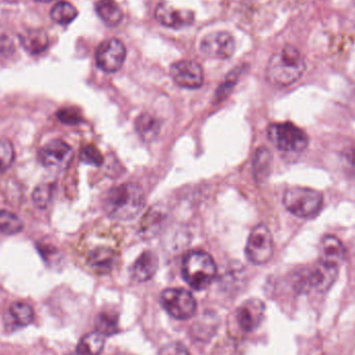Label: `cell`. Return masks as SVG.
I'll list each match as a JSON object with an SVG mask.
<instances>
[{"label":"cell","mask_w":355,"mask_h":355,"mask_svg":"<svg viewBox=\"0 0 355 355\" xmlns=\"http://www.w3.org/2000/svg\"><path fill=\"white\" fill-rule=\"evenodd\" d=\"M79 252L85 265L97 275L112 272L120 258V246L116 238L95 230L81 238Z\"/></svg>","instance_id":"obj_1"},{"label":"cell","mask_w":355,"mask_h":355,"mask_svg":"<svg viewBox=\"0 0 355 355\" xmlns=\"http://www.w3.org/2000/svg\"><path fill=\"white\" fill-rule=\"evenodd\" d=\"M306 70L304 56L295 47L288 45L271 56L267 64L266 78L275 87H289L295 83Z\"/></svg>","instance_id":"obj_2"},{"label":"cell","mask_w":355,"mask_h":355,"mask_svg":"<svg viewBox=\"0 0 355 355\" xmlns=\"http://www.w3.org/2000/svg\"><path fill=\"white\" fill-rule=\"evenodd\" d=\"M145 202V192L141 186L125 183L108 191L104 200V210L112 218L130 220L143 211Z\"/></svg>","instance_id":"obj_3"},{"label":"cell","mask_w":355,"mask_h":355,"mask_svg":"<svg viewBox=\"0 0 355 355\" xmlns=\"http://www.w3.org/2000/svg\"><path fill=\"white\" fill-rule=\"evenodd\" d=\"M184 281L196 291L207 289L216 277V265L210 254L193 250L184 257L182 262Z\"/></svg>","instance_id":"obj_4"},{"label":"cell","mask_w":355,"mask_h":355,"mask_svg":"<svg viewBox=\"0 0 355 355\" xmlns=\"http://www.w3.org/2000/svg\"><path fill=\"white\" fill-rule=\"evenodd\" d=\"M286 209L300 218H313L320 213L323 196L317 190L308 187L288 188L283 196Z\"/></svg>","instance_id":"obj_5"},{"label":"cell","mask_w":355,"mask_h":355,"mask_svg":"<svg viewBox=\"0 0 355 355\" xmlns=\"http://www.w3.org/2000/svg\"><path fill=\"white\" fill-rule=\"evenodd\" d=\"M338 267L339 266L337 265L321 260L314 266L298 275L295 283L296 289L302 292L315 291L317 293H325L337 281L339 275Z\"/></svg>","instance_id":"obj_6"},{"label":"cell","mask_w":355,"mask_h":355,"mask_svg":"<svg viewBox=\"0 0 355 355\" xmlns=\"http://www.w3.org/2000/svg\"><path fill=\"white\" fill-rule=\"evenodd\" d=\"M268 139L277 149L286 153H302L309 146L306 132L291 123L271 125Z\"/></svg>","instance_id":"obj_7"},{"label":"cell","mask_w":355,"mask_h":355,"mask_svg":"<svg viewBox=\"0 0 355 355\" xmlns=\"http://www.w3.org/2000/svg\"><path fill=\"white\" fill-rule=\"evenodd\" d=\"M162 308L177 320H187L196 312V300L191 293L184 289H166L160 295Z\"/></svg>","instance_id":"obj_8"},{"label":"cell","mask_w":355,"mask_h":355,"mask_svg":"<svg viewBox=\"0 0 355 355\" xmlns=\"http://www.w3.org/2000/svg\"><path fill=\"white\" fill-rule=\"evenodd\" d=\"M273 238L268 227L258 225L252 230L246 243L245 254L250 262L256 265H264L273 256Z\"/></svg>","instance_id":"obj_9"},{"label":"cell","mask_w":355,"mask_h":355,"mask_svg":"<svg viewBox=\"0 0 355 355\" xmlns=\"http://www.w3.org/2000/svg\"><path fill=\"white\" fill-rule=\"evenodd\" d=\"M39 158L42 166L48 170L62 172L70 166L73 150L62 139H53L40 150Z\"/></svg>","instance_id":"obj_10"},{"label":"cell","mask_w":355,"mask_h":355,"mask_svg":"<svg viewBox=\"0 0 355 355\" xmlns=\"http://www.w3.org/2000/svg\"><path fill=\"white\" fill-rule=\"evenodd\" d=\"M127 50L118 39H110L100 44L96 52V62L102 71L114 73L122 68L126 60Z\"/></svg>","instance_id":"obj_11"},{"label":"cell","mask_w":355,"mask_h":355,"mask_svg":"<svg viewBox=\"0 0 355 355\" xmlns=\"http://www.w3.org/2000/svg\"><path fill=\"white\" fill-rule=\"evenodd\" d=\"M200 49L202 54L209 58L225 60L231 58L235 52V40L227 31H215L202 37Z\"/></svg>","instance_id":"obj_12"},{"label":"cell","mask_w":355,"mask_h":355,"mask_svg":"<svg viewBox=\"0 0 355 355\" xmlns=\"http://www.w3.org/2000/svg\"><path fill=\"white\" fill-rule=\"evenodd\" d=\"M171 76L179 87L198 89L204 83L202 67L193 60H180L171 67Z\"/></svg>","instance_id":"obj_13"},{"label":"cell","mask_w":355,"mask_h":355,"mask_svg":"<svg viewBox=\"0 0 355 355\" xmlns=\"http://www.w3.org/2000/svg\"><path fill=\"white\" fill-rule=\"evenodd\" d=\"M265 304L262 300L252 298L246 300L236 312L238 325L245 333H252L260 327L264 319Z\"/></svg>","instance_id":"obj_14"},{"label":"cell","mask_w":355,"mask_h":355,"mask_svg":"<svg viewBox=\"0 0 355 355\" xmlns=\"http://www.w3.org/2000/svg\"><path fill=\"white\" fill-rule=\"evenodd\" d=\"M155 18L164 26L181 29L192 25L194 12L190 10H178L168 2H160L156 8Z\"/></svg>","instance_id":"obj_15"},{"label":"cell","mask_w":355,"mask_h":355,"mask_svg":"<svg viewBox=\"0 0 355 355\" xmlns=\"http://www.w3.org/2000/svg\"><path fill=\"white\" fill-rule=\"evenodd\" d=\"M159 261L155 252L151 250L144 252L135 261L132 266L133 279L139 283L150 281L155 275L158 269Z\"/></svg>","instance_id":"obj_16"},{"label":"cell","mask_w":355,"mask_h":355,"mask_svg":"<svg viewBox=\"0 0 355 355\" xmlns=\"http://www.w3.org/2000/svg\"><path fill=\"white\" fill-rule=\"evenodd\" d=\"M321 257L324 262L339 266L346 257V248L343 242L333 235L323 238L320 246Z\"/></svg>","instance_id":"obj_17"},{"label":"cell","mask_w":355,"mask_h":355,"mask_svg":"<svg viewBox=\"0 0 355 355\" xmlns=\"http://www.w3.org/2000/svg\"><path fill=\"white\" fill-rule=\"evenodd\" d=\"M20 42L26 51L35 55L43 53L49 45V39L45 31L35 28L23 31L20 35Z\"/></svg>","instance_id":"obj_18"},{"label":"cell","mask_w":355,"mask_h":355,"mask_svg":"<svg viewBox=\"0 0 355 355\" xmlns=\"http://www.w3.org/2000/svg\"><path fill=\"white\" fill-rule=\"evenodd\" d=\"M96 12L107 26H118L123 20V12L116 0H98Z\"/></svg>","instance_id":"obj_19"},{"label":"cell","mask_w":355,"mask_h":355,"mask_svg":"<svg viewBox=\"0 0 355 355\" xmlns=\"http://www.w3.org/2000/svg\"><path fill=\"white\" fill-rule=\"evenodd\" d=\"M137 133L145 141H152L158 137L160 131V123L151 114H144L137 118L135 122Z\"/></svg>","instance_id":"obj_20"},{"label":"cell","mask_w":355,"mask_h":355,"mask_svg":"<svg viewBox=\"0 0 355 355\" xmlns=\"http://www.w3.org/2000/svg\"><path fill=\"white\" fill-rule=\"evenodd\" d=\"M105 346V338L101 334L91 333L85 335L79 342L76 352L80 355H100Z\"/></svg>","instance_id":"obj_21"},{"label":"cell","mask_w":355,"mask_h":355,"mask_svg":"<svg viewBox=\"0 0 355 355\" xmlns=\"http://www.w3.org/2000/svg\"><path fill=\"white\" fill-rule=\"evenodd\" d=\"M272 155L266 148H261L256 153L254 159V174L257 181L263 182L270 174Z\"/></svg>","instance_id":"obj_22"},{"label":"cell","mask_w":355,"mask_h":355,"mask_svg":"<svg viewBox=\"0 0 355 355\" xmlns=\"http://www.w3.org/2000/svg\"><path fill=\"white\" fill-rule=\"evenodd\" d=\"M78 10L68 1H60L52 8L50 12L52 20L60 25L70 24L76 19Z\"/></svg>","instance_id":"obj_23"},{"label":"cell","mask_w":355,"mask_h":355,"mask_svg":"<svg viewBox=\"0 0 355 355\" xmlns=\"http://www.w3.org/2000/svg\"><path fill=\"white\" fill-rule=\"evenodd\" d=\"M10 315L15 323L21 327H28L35 319V313H33V308L26 302H14L10 306Z\"/></svg>","instance_id":"obj_24"},{"label":"cell","mask_w":355,"mask_h":355,"mask_svg":"<svg viewBox=\"0 0 355 355\" xmlns=\"http://www.w3.org/2000/svg\"><path fill=\"white\" fill-rule=\"evenodd\" d=\"M96 331L104 337H110L119 333V318L110 312L100 313L95 321Z\"/></svg>","instance_id":"obj_25"},{"label":"cell","mask_w":355,"mask_h":355,"mask_svg":"<svg viewBox=\"0 0 355 355\" xmlns=\"http://www.w3.org/2000/svg\"><path fill=\"white\" fill-rule=\"evenodd\" d=\"M23 223L16 214L10 211L0 210V233L12 236L22 232Z\"/></svg>","instance_id":"obj_26"},{"label":"cell","mask_w":355,"mask_h":355,"mask_svg":"<svg viewBox=\"0 0 355 355\" xmlns=\"http://www.w3.org/2000/svg\"><path fill=\"white\" fill-rule=\"evenodd\" d=\"M53 191V184L44 183L37 186L33 193V200L35 206L40 209L47 208L51 202Z\"/></svg>","instance_id":"obj_27"},{"label":"cell","mask_w":355,"mask_h":355,"mask_svg":"<svg viewBox=\"0 0 355 355\" xmlns=\"http://www.w3.org/2000/svg\"><path fill=\"white\" fill-rule=\"evenodd\" d=\"M15 160V150L12 143L0 137V174L10 168Z\"/></svg>","instance_id":"obj_28"},{"label":"cell","mask_w":355,"mask_h":355,"mask_svg":"<svg viewBox=\"0 0 355 355\" xmlns=\"http://www.w3.org/2000/svg\"><path fill=\"white\" fill-rule=\"evenodd\" d=\"M240 70L239 69H235L233 72L230 73L227 76V79L223 81V85L218 87L216 92V99L217 101H221V100L225 99L227 95H229L230 92L233 89L234 85L237 83L238 78H239Z\"/></svg>","instance_id":"obj_29"},{"label":"cell","mask_w":355,"mask_h":355,"mask_svg":"<svg viewBox=\"0 0 355 355\" xmlns=\"http://www.w3.org/2000/svg\"><path fill=\"white\" fill-rule=\"evenodd\" d=\"M80 159L85 164L100 166L103 162V156L97 148L94 146H87L81 150Z\"/></svg>","instance_id":"obj_30"},{"label":"cell","mask_w":355,"mask_h":355,"mask_svg":"<svg viewBox=\"0 0 355 355\" xmlns=\"http://www.w3.org/2000/svg\"><path fill=\"white\" fill-rule=\"evenodd\" d=\"M58 118L60 122L67 125H76L81 122L80 112L73 107L62 108L58 112Z\"/></svg>","instance_id":"obj_31"},{"label":"cell","mask_w":355,"mask_h":355,"mask_svg":"<svg viewBox=\"0 0 355 355\" xmlns=\"http://www.w3.org/2000/svg\"><path fill=\"white\" fill-rule=\"evenodd\" d=\"M157 355H190L185 346L181 343H171L162 348Z\"/></svg>","instance_id":"obj_32"},{"label":"cell","mask_w":355,"mask_h":355,"mask_svg":"<svg viewBox=\"0 0 355 355\" xmlns=\"http://www.w3.org/2000/svg\"><path fill=\"white\" fill-rule=\"evenodd\" d=\"M35 1L44 2V3H47V2L53 1V0H35Z\"/></svg>","instance_id":"obj_33"},{"label":"cell","mask_w":355,"mask_h":355,"mask_svg":"<svg viewBox=\"0 0 355 355\" xmlns=\"http://www.w3.org/2000/svg\"><path fill=\"white\" fill-rule=\"evenodd\" d=\"M69 355H80L78 354V352H74V354H69Z\"/></svg>","instance_id":"obj_34"}]
</instances>
